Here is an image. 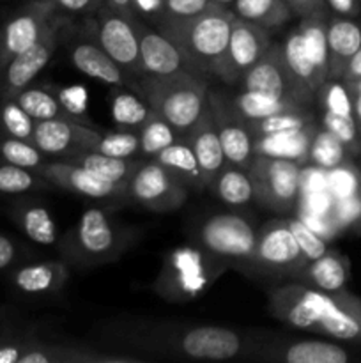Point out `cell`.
<instances>
[{"instance_id":"obj_12","label":"cell","mask_w":361,"mask_h":363,"mask_svg":"<svg viewBox=\"0 0 361 363\" xmlns=\"http://www.w3.org/2000/svg\"><path fill=\"white\" fill-rule=\"evenodd\" d=\"M269 46L271 32L243 18L234 16L229 45L214 77L227 85H239L244 74L258 62Z\"/></svg>"},{"instance_id":"obj_35","label":"cell","mask_w":361,"mask_h":363,"mask_svg":"<svg viewBox=\"0 0 361 363\" xmlns=\"http://www.w3.org/2000/svg\"><path fill=\"white\" fill-rule=\"evenodd\" d=\"M329 13H317L311 16L301 18L299 30L303 35L304 50L314 64L315 71L322 82L328 80V39H326V28H328Z\"/></svg>"},{"instance_id":"obj_7","label":"cell","mask_w":361,"mask_h":363,"mask_svg":"<svg viewBox=\"0 0 361 363\" xmlns=\"http://www.w3.org/2000/svg\"><path fill=\"white\" fill-rule=\"evenodd\" d=\"M99 45L119 64L127 74L138 78L144 74L140 60V39L138 20L140 16H127L108 6H103L91 16Z\"/></svg>"},{"instance_id":"obj_2","label":"cell","mask_w":361,"mask_h":363,"mask_svg":"<svg viewBox=\"0 0 361 363\" xmlns=\"http://www.w3.org/2000/svg\"><path fill=\"white\" fill-rule=\"evenodd\" d=\"M156 113L168 121L184 137L207 105V77L180 69L170 74H142L133 87Z\"/></svg>"},{"instance_id":"obj_31","label":"cell","mask_w":361,"mask_h":363,"mask_svg":"<svg viewBox=\"0 0 361 363\" xmlns=\"http://www.w3.org/2000/svg\"><path fill=\"white\" fill-rule=\"evenodd\" d=\"M112 119L117 130L140 131L149 117L154 113L147 99L131 87H113L110 96Z\"/></svg>"},{"instance_id":"obj_38","label":"cell","mask_w":361,"mask_h":363,"mask_svg":"<svg viewBox=\"0 0 361 363\" xmlns=\"http://www.w3.org/2000/svg\"><path fill=\"white\" fill-rule=\"evenodd\" d=\"M282 48L287 64H289V67L292 69V73L317 94V91L322 87L324 82H322L321 77L317 74L310 57H308L306 50H304L303 35H301L299 28H294V30L290 32L289 38H287L285 43L282 45Z\"/></svg>"},{"instance_id":"obj_29","label":"cell","mask_w":361,"mask_h":363,"mask_svg":"<svg viewBox=\"0 0 361 363\" xmlns=\"http://www.w3.org/2000/svg\"><path fill=\"white\" fill-rule=\"evenodd\" d=\"M154 160L158 163H161L172 176H176L190 190H207L204 183V177H202V170L200 165H198L197 156H195L193 149L190 147V144L184 138H180V140L173 142L172 145L163 149L161 152H158L154 156Z\"/></svg>"},{"instance_id":"obj_23","label":"cell","mask_w":361,"mask_h":363,"mask_svg":"<svg viewBox=\"0 0 361 363\" xmlns=\"http://www.w3.org/2000/svg\"><path fill=\"white\" fill-rule=\"evenodd\" d=\"M328 39V78H342L347 64L361 46V23L356 18L333 14L326 28Z\"/></svg>"},{"instance_id":"obj_53","label":"cell","mask_w":361,"mask_h":363,"mask_svg":"<svg viewBox=\"0 0 361 363\" xmlns=\"http://www.w3.org/2000/svg\"><path fill=\"white\" fill-rule=\"evenodd\" d=\"M294 16H311L317 13H329L326 0H287Z\"/></svg>"},{"instance_id":"obj_6","label":"cell","mask_w":361,"mask_h":363,"mask_svg":"<svg viewBox=\"0 0 361 363\" xmlns=\"http://www.w3.org/2000/svg\"><path fill=\"white\" fill-rule=\"evenodd\" d=\"M258 273L280 279H290L308 264L292 230L285 220H269L257 230L253 255L246 262Z\"/></svg>"},{"instance_id":"obj_18","label":"cell","mask_w":361,"mask_h":363,"mask_svg":"<svg viewBox=\"0 0 361 363\" xmlns=\"http://www.w3.org/2000/svg\"><path fill=\"white\" fill-rule=\"evenodd\" d=\"M42 179L48 184L59 186L71 194L81 195L88 199H124L126 197V184L113 183V181L103 179L96 174L88 172L87 169L66 160H46L45 165L39 169Z\"/></svg>"},{"instance_id":"obj_20","label":"cell","mask_w":361,"mask_h":363,"mask_svg":"<svg viewBox=\"0 0 361 363\" xmlns=\"http://www.w3.org/2000/svg\"><path fill=\"white\" fill-rule=\"evenodd\" d=\"M184 140L193 149L195 156L200 165L202 177H204L205 188H211L216 174L225 165V155H223L222 142H219L218 130L214 124L211 105H205L204 112L197 119V123L184 133Z\"/></svg>"},{"instance_id":"obj_10","label":"cell","mask_w":361,"mask_h":363,"mask_svg":"<svg viewBox=\"0 0 361 363\" xmlns=\"http://www.w3.org/2000/svg\"><path fill=\"white\" fill-rule=\"evenodd\" d=\"M239 85L243 91L268 92L308 106L315 99V92L292 73L283 55L282 46L273 43L268 52L258 59V62L244 74Z\"/></svg>"},{"instance_id":"obj_24","label":"cell","mask_w":361,"mask_h":363,"mask_svg":"<svg viewBox=\"0 0 361 363\" xmlns=\"http://www.w3.org/2000/svg\"><path fill=\"white\" fill-rule=\"evenodd\" d=\"M133 357H113L76 344L42 342L30 339L20 363H131Z\"/></svg>"},{"instance_id":"obj_3","label":"cell","mask_w":361,"mask_h":363,"mask_svg":"<svg viewBox=\"0 0 361 363\" xmlns=\"http://www.w3.org/2000/svg\"><path fill=\"white\" fill-rule=\"evenodd\" d=\"M134 238L137 233L122 225L108 211L91 208L64 236L60 250L67 264L96 268L119 259Z\"/></svg>"},{"instance_id":"obj_15","label":"cell","mask_w":361,"mask_h":363,"mask_svg":"<svg viewBox=\"0 0 361 363\" xmlns=\"http://www.w3.org/2000/svg\"><path fill=\"white\" fill-rule=\"evenodd\" d=\"M170 350L186 358L198 360H229L243 353V337L222 326H193L177 333L170 340Z\"/></svg>"},{"instance_id":"obj_22","label":"cell","mask_w":361,"mask_h":363,"mask_svg":"<svg viewBox=\"0 0 361 363\" xmlns=\"http://www.w3.org/2000/svg\"><path fill=\"white\" fill-rule=\"evenodd\" d=\"M138 39L144 74H170L188 69L179 48L142 18L138 20Z\"/></svg>"},{"instance_id":"obj_49","label":"cell","mask_w":361,"mask_h":363,"mask_svg":"<svg viewBox=\"0 0 361 363\" xmlns=\"http://www.w3.org/2000/svg\"><path fill=\"white\" fill-rule=\"evenodd\" d=\"M331 190L338 199H347L361 191V176L353 165L342 163L331 170Z\"/></svg>"},{"instance_id":"obj_42","label":"cell","mask_w":361,"mask_h":363,"mask_svg":"<svg viewBox=\"0 0 361 363\" xmlns=\"http://www.w3.org/2000/svg\"><path fill=\"white\" fill-rule=\"evenodd\" d=\"M35 121L18 105L14 98H0V130L6 137L32 142Z\"/></svg>"},{"instance_id":"obj_59","label":"cell","mask_w":361,"mask_h":363,"mask_svg":"<svg viewBox=\"0 0 361 363\" xmlns=\"http://www.w3.org/2000/svg\"><path fill=\"white\" fill-rule=\"evenodd\" d=\"M349 87L350 94H361V78L356 82H350V84H345Z\"/></svg>"},{"instance_id":"obj_1","label":"cell","mask_w":361,"mask_h":363,"mask_svg":"<svg viewBox=\"0 0 361 363\" xmlns=\"http://www.w3.org/2000/svg\"><path fill=\"white\" fill-rule=\"evenodd\" d=\"M234 11L214 4L191 18H165L154 28L183 53L186 67L202 77H214L232 30Z\"/></svg>"},{"instance_id":"obj_14","label":"cell","mask_w":361,"mask_h":363,"mask_svg":"<svg viewBox=\"0 0 361 363\" xmlns=\"http://www.w3.org/2000/svg\"><path fill=\"white\" fill-rule=\"evenodd\" d=\"M67 16L60 14L52 28L35 45L14 57L0 73V98H14L20 91L32 85L39 73L48 66L60 46V27Z\"/></svg>"},{"instance_id":"obj_26","label":"cell","mask_w":361,"mask_h":363,"mask_svg":"<svg viewBox=\"0 0 361 363\" xmlns=\"http://www.w3.org/2000/svg\"><path fill=\"white\" fill-rule=\"evenodd\" d=\"M347 280H349V261L338 252L328 250L324 255L308 262L294 277L292 282H299L324 293H336L345 289Z\"/></svg>"},{"instance_id":"obj_21","label":"cell","mask_w":361,"mask_h":363,"mask_svg":"<svg viewBox=\"0 0 361 363\" xmlns=\"http://www.w3.org/2000/svg\"><path fill=\"white\" fill-rule=\"evenodd\" d=\"M69 279V266L62 261H39L20 266L9 277L16 293L28 298L57 294Z\"/></svg>"},{"instance_id":"obj_43","label":"cell","mask_w":361,"mask_h":363,"mask_svg":"<svg viewBox=\"0 0 361 363\" xmlns=\"http://www.w3.org/2000/svg\"><path fill=\"white\" fill-rule=\"evenodd\" d=\"M91 151L115 156V158H134V156H142L140 135H138V131L130 130L101 131Z\"/></svg>"},{"instance_id":"obj_45","label":"cell","mask_w":361,"mask_h":363,"mask_svg":"<svg viewBox=\"0 0 361 363\" xmlns=\"http://www.w3.org/2000/svg\"><path fill=\"white\" fill-rule=\"evenodd\" d=\"M315 99H319L324 112L338 113V116H354L353 94L342 78H328L319 89Z\"/></svg>"},{"instance_id":"obj_56","label":"cell","mask_w":361,"mask_h":363,"mask_svg":"<svg viewBox=\"0 0 361 363\" xmlns=\"http://www.w3.org/2000/svg\"><path fill=\"white\" fill-rule=\"evenodd\" d=\"M360 78H361V46H360V50L354 53L353 59L349 60V64H347L345 71H343V74H342V80L345 82V84L356 82V80H360Z\"/></svg>"},{"instance_id":"obj_30","label":"cell","mask_w":361,"mask_h":363,"mask_svg":"<svg viewBox=\"0 0 361 363\" xmlns=\"http://www.w3.org/2000/svg\"><path fill=\"white\" fill-rule=\"evenodd\" d=\"M13 218L21 233L30 241L45 247H52L59 241V230L48 208L39 202H20L14 206Z\"/></svg>"},{"instance_id":"obj_11","label":"cell","mask_w":361,"mask_h":363,"mask_svg":"<svg viewBox=\"0 0 361 363\" xmlns=\"http://www.w3.org/2000/svg\"><path fill=\"white\" fill-rule=\"evenodd\" d=\"M198 241L214 257L246 264L253 255L257 230L243 216L223 213L202 223Z\"/></svg>"},{"instance_id":"obj_54","label":"cell","mask_w":361,"mask_h":363,"mask_svg":"<svg viewBox=\"0 0 361 363\" xmlns=\"http://www.w3.org/2000/svg\"><path fill=\"white\" fill-rule=\"evenodd\" d=\"M326 6L333 14L347 18H357L361 14L360 0H326Z\"/></svg>"},{"instance_id":"obj_4","label":"cell","mask_w":361,"mask_h":363,"mask_svg":"<svg viewBox=\"0 0 361 363\" xmlns=\"http://www.w3.org/2000/svg\"><path fill=\"white\" fill-rule=\"evenodd\" d=\"M74 18H67L60 27V46L69 55L71 64L80 73L103 82L112 87H133L134 78L127 74L99 45L91 16L84 18V23H73Z\"/></svg>"},{"instance_id":"obj_60","label":"cell","mask_w":361,"mask_h":363,"mask_svg":"<svg viewBox=\"0 0 361 363\" xmlns=\"http://www.w3.org/2000/svg\"><path fill=\"white\" fill-rule=\"evenodd\" d=\"M212 2L219 4V6H223V7H229V6H232L234 0H212Z\"/></svg>"},{"instance_id":"obj_16","label":"cell","mask_w":361,"mask_h":363,"mask_svg":"<svg viewBox=\"0 0 361 363\" xmlns=\"http://www.w3.org/2000/svg\"><path fill=\"white\" fill-rule=\"evenodd\" d=\"M207 101L214 116L225 162L248 170L251 160L255 158V138L250 128L234 112L223 92L209 91Z\"/></svg>"},{"instance_id":"obj_51","label":"cell","mask_w":361,"mask_h":363,"mask_svg":"<svg viewBox=\"0 0 361 363\" xmlns=\"http://www.w3.org/2000/svg\"><path fill=\"white\" fill-rule=\"evenodd\" d=\"M48 2L53 4L57 13L67 18L94 16L105 6V0H48Z\"/></svg>"},{"instance_id":"obj_62","label":"cell","mask_w":361,"mask_h":363,"mask_svg":"<svg viewBox=\"0 0 361 363\" xmlns=\"http://www.w3.org/2000/svg\"><path fill=\"white\" fill-rule=\"evenodd\" d=\"M360 2H361V0H360Z\"/></svg>"},{"instance_id":"obj_5","label":"cell","mask_w":361,"mask_h":363,"mask_svg":"<svg viewBox=\"0 0 361 363\" xmlns=\"http://www.w3.org/2000/svg\"><path fill=\"white\" fill-rule=\"evenodd\" d=\"M253 201L271 211L290 213L301 190V165L292 160L255 155L248 167Z\"/></svg>"},{"instance_id":"obj_25","label":"cell","mask_w":361,"mask_h":363,"mask_svg":"<svg viewBox=\"0 0 361 363\" xmlns=\"http://www.w3.org/2000/svg\"><path fill=\"white\" fill-rule=\"evenodd\" d=\"M268 350V360L283 363H347L350 360L345 347L328 340H289Z\"/></svg>"},{"instance_id":"obj_58","label":"cell","mask_w":361,"mask_h":363,"mask_svg":"<svg viewBox=\"0 0 361 363\" xmlns=\"http://www.w3.org/2000/svg\"><path fill=\"white\" fill-rule=\"evenodd\" d=\"M353 106H354V119H356L357 130L361 135V94H353Z\"/></svg>"},{"instance_id":"obj_8","label":"cell","mask_w":361,"mask_h":363,"mask_svg":"<svg viewBox=\"0 0 361 363\" xmlns=\"http://www.w3.org/2000/svg\"><path fill=\"white\" fill-rule=\"evenodd\" d=\"M59 18L48 0H27V6L11 14L0 27V73L14 57L35 45Z\"/></svg>"},{"instance_id":"obj_36","label":"cell","mask_w":361,"mask_h":363,"mask_svg":"<svg viewBox=\"0 0 361 363\" xmlns=\"http://www.w3.org/2000/svg\"><path fill=\"white\" fill-rule=\"evenodd\" d=\"M212 191L229 206H244L253 201V186L248 170L225 163L211 184Z\"/></svg>"},{"instance_id":"obj_46","label":"cell","mask_w":361,"mask_h":363,"mask_svg":"<svg viewBox=\"0 0 361 363\" xmlns=\"http://www.w3.org/2000/svg\"><path fill=\"white\" fill-rule=\"evenodd\" d=\"M322 128L331 131L343 142L349 152H361V135L354 116H338V113L322 112Z\"/></svg>"},{"instance_id":"obj_34","label":"cell","mask_w":361,"mask_h":363,"mask_svg":"<svg viewBox=\"0 0 361 363\" xmlns=\"http://www.w3.org/2000/svg\"><path fill=\"white\" fill-rule=\"evenodd\" d=\"M18 105L38 123L48 119H69L64 110L59 96L53 91V85H28L14 96Z\"/></svg>"},{"instance_id":"obj_57","label":"cell","mask_w":361,"mask_h":363,"mask_svg":"<svg viewBox=\"0 0 361 363\" xmlns=\"http://www.w3.org/2000/svg\"><path fill=\"white\" fill-rule=\"evenodd\" d=\"M105 6L112 7V9L119 11L122 14H127V16H138L134 0H105Z\"/></svg>"},{"instance_id":"obj_61","label":"cell","mask_w":361,"mask_h":363,"mask_svg":"<svg viewBox=\"0 0 361 363\" xmlns=\"http://www.w3.org/2000/svg\"><path fill=\"white\" fill-rule=\"evenodd\" d=\"M360 194H361V191H360Z\"/></svg>"},{"instance_id":"obj_47","label":"cell","mask_w":361,"mask_h":363,"mask_svg":"<svg viewBox=\"0 0 361 363\" xmlns=\"http://www.w3.org/2000/svg\"><path fill=\"white\" fill-rule=\"evenodd\" d=\"M290 230H292L294 238H296L297 245H299L301 252L304 254V257L308 259V262L314 261V259L321 257L326 252L329 250L328 243L319 236V233H315L308 223H304L299 218H287Z\"/></svg>"},{"instance_id":"obj_52","label":"cell","mask_w":361,"mask_h":363,"mask_svg":"<svg viewBox=\"0 0 361 363\" xmlns=\"http://www.w3.org/2000/svg\"><path fill=\"white\" fill-rule=\"evenodd\" d=\"M138 16L156 27L163 18V0H134Z\"/></svg>"},{"instance_id":"obj_55","label":"cell","mask_w":361,"mask_h":363,"mask_svg":"<svg viewBox=\"0 0 361 363\" xmlns=\"http://www.w3.org/2000/svg\"><path fill=\"white\" fill-rule=\"evenodd\" d=\"M16 243L11 238H7L6 234H0V272L13 266L14 261H16Z\"/></svg>"},{"instance_id":"obj_37","label":"cell","mask_w":361,"mask_h":363,"mask_svg":"<svg viewBox=\"0 0 361 363\" xmlns=\"http://www.w3.org/2000/svg\"><path fill=\"white\" fill-rule=\"evenodd\" d=\"M349 149L326 128H317L308 149V162L321 170H333L347 162Z\"/></svg>"},{"instance_id":"obj_9","label":"cell","mask_w":361,"mask_h":363,"mask_svg":"<svg viewBox=\"0 0 361 363\" xmlns=\"http://www.w3.org/2000/svg\"><path fill=\"white\" fill-rule=\"evenodd\" d=\"M190 188L184 186L161 163L142 162L126 184V197L154 213H172L186 202Z\"/></svg>"},{"instance_id":"obj_13","label":"cell","mask_w":361,"mask_h":363,"mask_svg":"<svg viewBox=\"0 0 361 363\" xmlns=\"http://www.w3.org/2000/svg\"><path fill=\"white\" fill-rule=\"evenodd\" d=\"M328 293L303 286L299 282H289L271 289L268 308L269 314L290 328L314 332L321 323Z\"/></svg>"},{"instance_id":"obj_39","label":"cell","mask_w":361,"mask_h":363,"mask_svg":"<svg viewBox=\"0 0 361 363\" xmlns=\"http://www.w3.org/2000/svg\"><path fill=\"white\" fill-rule=\"evenodd\" d=\"M138 135H140V152L142 156H147V158H154L163 149L183 138V135L168 121H165L156 112L149 117Z\"/></svg>"},{"instance_id":"obj_32","label":"cell","mask_w":361,"mask_h":363,"mask_svg":"<svg viewBox=\"0 0 361 363\" xmlns=\"http://www.w3.org/2000/svg\"><path fill=\"white\" fill-rule=\"evenodd\" d=\"M59 160H66V162L74 163V165L84 167L88 172L96 174V176L119 184H127V181L131 179L134 170H137L142 163L134 158H115V156L101 155V152L94 151L78 152V155L69 156V158Z\"/></svg>"},{"instance_id":"obj_27","label":"cell","mask_w":361,"mask_h":363,"mask_svg":"<svg viewBox=\"0 0 361 363\" xmlns=\"http://www.w3.org/2000/svg\"><path fill=\"white\" fill-rule=\"evenodd\" d=\"M225 96L234 112H236L244 123H255V121L265 119V117L276 116V113L296 112V110L310 108L308 105L297 103L294 101V99L282 98V96L268 94V92L258 91H241Z\"/></svg>"},{"instance_id":"obj_50","label":"cell","mask_w":361,"mask_h":363,"mask_svg":"<svg viewBox=\"0 0 361 363\" xmlns=\"http://www.w3.org/2000/svg\"><path fill=\"white\" fill-rule=\"evenodd\" d=\"M214 6L212 0H163V18H191ZM219 6V4H218Z\"/></svg>"},{"instance_id":"obj_17","label":"cell","mask_w":361,"mask_h":363,"mask_svg":"<svg viewBox=\"0 0 361 363\" xmlns=\"http://www.w3.org/2000/svg\"><path fill=\"white\" fill-rule=\"evenodd\" d=\"M101 131L94 126L74 123L67 119L38 121L34 128L35 147L48 158H69L78 152L91 151Z\"/></svg>"},{"instance_id":"obj_28","label":"cell","mask_w":361,"mask_h":363,"mask_svg":"<svg viewBox=\"0 0 361 363\" xmlns=\"http://www.w3.org/2000/svg\"><path fill=\"white\" fill-rule=\"evenodd\" d=\"M315 130L317 126L310 124L301 130L255 138V155L292 160V162L303 165L304 162H308V149H310Z\"/></svg>"},{"instance_id":"obj_40","label":"cell","mask_w":361,"mask_h":363,"mask_svg":"<svg viewBox=\"0 0 361 363\" xmlns=\"http://www.w3.org/2000/svg\"><path fill=\"white\" fill-rule=\"evenodd\" d=\"M310 124H315L314 116L310 110H296V112H283L276 113V116L265 117V119L255 121V123H246L250 128L253 138L268 137V135L283 133V131H294L306 128Z\"/></svg>"},{"instance_id":"obj_19","label":"cell","mask_w":361,"mask_h":363,"mask_svg":"<svg viewBox=\"0 0 361 363\" xmlns=\"http://www.w3.org/2000/svg\"><path fill=\"white\" fill-rule=\"evenodd\" d=\"M315 333L343 342L361 344V298L345 289L328 293L324 312Z\"/></svg>"},{"instance_id":"obj_48","label":"cell","mask_w":361,"mask_h":363,"mask_svg":"<svg viewBox=\"0 0 361 363\" xmlns=\"http://www.w3.org/2000/svg\"><path fill=\"white\" fill-rule=\"evenodd\" d=\"M53 91L59 96L60 103H62L64 110L67 112L71 121L74 123L85 124V126H94L91 117L87 116V108H85V91L80 87H59L53 85ZM96 128V126H94Z\"/></svg>"},{"instance_id":"obj_44","label":"cell","mask_w":361,"mask_h":363,"mask_svg":"<svg viewBox=\"0 0 361 363\" xmlns=\"http://www.w3.org/2000/svg\"><path fill=\"white\" fill-rule=\"evenodd\" d=\"M45 184L48 183L35 170L0 162V194L2 195L28 194V191L39 190Z\"/></svg>"},{"instance_id":"obj_33","label":"cell","mask_w":361,"mask_h":363,"mask_svg":"<svg viewBox=\"0 0 361 363\" xmlns=\"http://www.w3.org/2000/svg\"><path fill=\"white\" fill-rule=\"evenodd\" d=\"M230 9L236 16L264 27L269 32L278 30L294 16L287 0H234Z\"/></svg>"},{"instance_id":"obj_41","label":"cell","mask_w":361,"mask_h":363,"mask_svg":"<svg viewBox=\"0 0 361 363\" xmlns=\"http://www.w3.org/2000/svg\"><path fill=\"white\" fill-rule=\"evenodd\" d=\"M0 162L39 172V169L46 163V156L35 147L34 142L4 135L0 138Z\"/></svg>"}]
</instances>
